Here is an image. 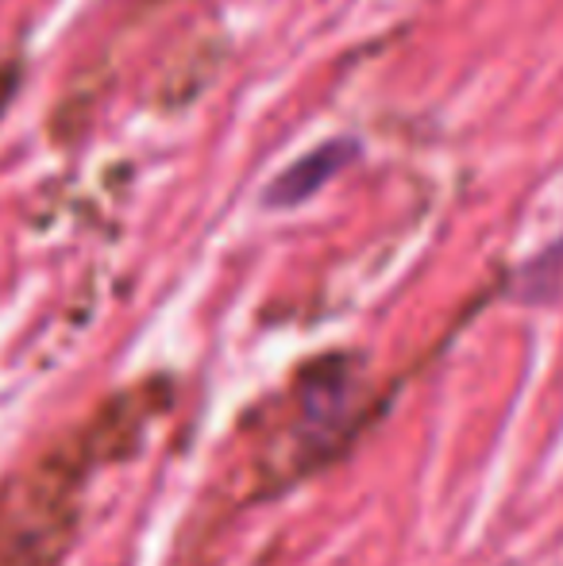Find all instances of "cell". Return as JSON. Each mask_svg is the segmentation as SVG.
Returning a JSON list of instances; mask_svg holds the SVG:
<instances>
[{
	"label": "cell",
	"mask_w": 563,
	"mask_h": 566,
	"mask_svg": "<svg viewBox=\"0 0 563 566\" xmlns=\"http://www.w3.org/2000/svg\"><path fill=\"white\" fill-rule=\"evenodd\" d=\"M352 158V143H329V147L313 150V155H305L301 163H293L290 170L282 174L279 181H274V189L267 193V201L271 205H298L305 201L313 189H321L324 181L332 178V174L340 170V166Z\"/></svg>",
	"instance_id": "obj_1"
},
{
	"label": "cell",
	"mask_w": 563,
	"mask_h": 566,
	"mask_svg": "<svg viewBox=\"0 0 563 566\" xmlns=\"http://www.w3.org/2000/svg\"><path fill=\"white\" fill-rule=\"evenodd\" d=\"M15 90H20V66L15 62H0V116L12 105Z\"/></svg>",
	"instance_id": "obj_2"
}]
</instances>
